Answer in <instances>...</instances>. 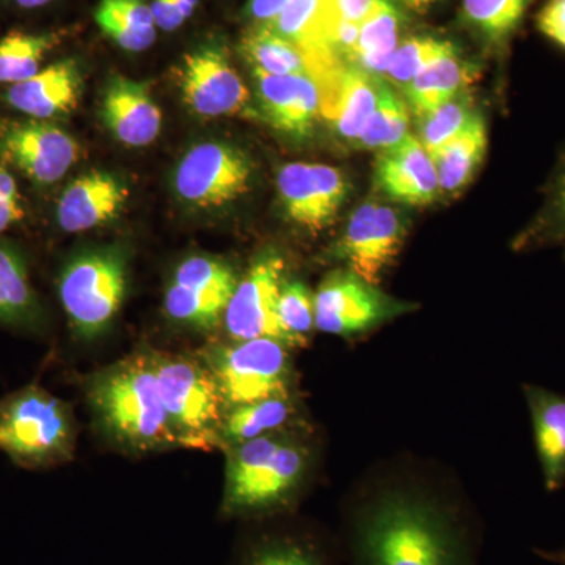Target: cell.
<instances>
[{
    "instance_id": "1",
    "label": "cell",
    "mask_w": 565,
    "mask_h": 565,
    "mask_svg": "<svg viewBox=\"0 0 565 565\" xmlns=\"http://www.w3.org/2000/svg\"><path fill=\"white\" fill-rule=\"evenodd\" d=\"M481 544L462 501L422 486L370 490L344 520L348 565H479Z\"/></svg>"
},
{
    "instance_id": "2",
    "label": "cell",
    "mask_w": 565,
    "mask_h": 565,
    "mask_svg": "<svg viewBox=\"0 0 565 565\" xmlns=\"http://www.w3.org/2000/svg\"><path fill=\"white\" fill-rule=\"evenodd\" d=\"M310 457L308 446L280 433L232 446L222 515L256 523L288 514L310 470Z\"/></svg>"
},
{
    "instance_id": "3",
    "label": "cell",
    "mask_w": 565,
    "mask_h": 565,
    "mask_svg": "<svg viewBox=\"0 0 565 565\" xmlns=\"http://www.w3.org/2000/svg\"><path fill=\"white\" fill-rule=\"evenodd\" d=\"M90 403L104 430L118 444L136 451L178 446L152 355L131 356L99 374L90 386Z\"/></svg>"
},
{
    "instance_id": "4",
    "label": "cell",
    "mask_w": 565,
    "mask_h": 565,
    "mask_svg": "<svg viewBox=\"0 0 565 565\" xmlns=\"http://www.w3.org/2000/svg\"><path fill=\"white\" fill-rule=\"evenodd\" d=\"M0 449L25 468H46L73 456L68 405L32 384L0 401Z\"/></svg>"
},
{
    "instance_id": "5",
    "label": "cell",
    "mask_w": 565,
    "mask_h": 565,
    "mask_svg": "<svg viewBox=\"0 0 565 565\" xmlns=\"http://www.w3.org/2000/svg\"><path fill=\"white\" fill-rule=\"evenodd\" d=\"M125 253L118 248H95L77 253L63 267L58 296L71 329L84 340L109 329L126 296Z\"/></svg>"
},
{
    "instance_id": "6",
    "label": "cell",
    "mask_w": 565,
    "mask_h": 565,
    "mask_svg": "<svg viewBox=\"0 0 565 565\" xmlns=\"http://www.w3.org/2000/svg\"><path fill=\"white\" fill-rule=\"evenodd\" d=\"M225 411L275 396H292L289 345L273 338L212 345L203 353Z\"/></svg>"
},
{
    "instance_id": "7",
    "label": "cell",
    "mask_w": 565,
    "mask_h": 565,
    "mask_svg": "<svg viewBox=\"0 0 565 565\" xmlns=\"http://www.w3.org/2000/svg\"><path fill=\"white\" fill-rule=\"evenodd\" d=\"M152 362L178 446H217L225 404L210 370L184 356L152 355Z\"/></svg>"
},
{
    "instance_id": "8",
    "label": "cell",
    "mask_w": 565,
    "mask_h": 565,
    "mask_svg": "<svg viewBox=\"0 0 565 565\" xmlns=\"http://www.w3.org/2000/svg\"><path fill=\"white\" fill-rule=\"evenodd\" d=\"M414 303L393 299L352 270L327 274L315 294V321L319 332L356 338L415 310Z\"/></svg>"
},
{
    "instance_id": "9",
    "label": "cell",
    "mask_w": 565,
    "mask_h": 565,
    "mask_svg": "<svg viewBox=\"0 0 565 565\" xmlns=\"http://www.w3.org/2000/svg\"><path fill=\"white\" fill-rule=\"evenodd\" d=\"M407 233L403 212L381 200H370L353 211L330 256L377 286L403 250Z\"/></svg>"
},
{
    "instance_id": "10",
    "label": "cell",
    "mask_w": 565,
    "mask_h": 565,
    "mask_svg": "<svg viewBox=\"0 0 565 565\" xmlns=\"http://www.w3.org/2000/svg\"><path fill=\"white\" fill-rule=\"evenodd\" d=\"M253 163L228 143L196 145L182 158L174 189L182 202L196 207H221L236 202L250 189Z\"/></svg>"
},
{
    "instance_id": "11",
    "label": "cell",
    "mask_w": 565,
    "mask_h": 565,
    "mask_svg": "<svg viewBox=\"0 0 565 565\" xmlns=\"http://www.w3.org/2000/svg\"><path fill=\"white\" fill-rule=\"evenodd\" d=\"M239 280L232 266L211 258L191 256L178 267L166 296V311L174 322L196 330L221 323Z\"/></svg>"
},
{
    "instance_id": "12",
    "label": "cell",
    "mask_w": 565,
    "mask_h": 565,
    "mask_svg": "<svg viewBox=\"0 0 565 565\" xmlns=\"http://www.w3.org/2000/svg\"><path fill=\"white\" fill-rule=\"evenodd\" d=\"M285 270L280 253L263 252L237 282L223 315L226 333L233 341L273 338L289 345L277 313Z\"/></svg>"
},
{
    "instance_id": "13",
    "label": "cell",
    "mask_w": 565,
    "mask_h": 565,
    "mask_svg": "<svg viewBox=\"0 0 565 565\" xmlns=\"http://www.w3.org/2000/svg\"><path fill=\"white\" fill-rule=\"evenodd\" d=\"M182 99L200 117H230L248 110L250 93L222 44H204L182 58Z\"/></svg>"
},
{
    "instance_id": "14",
    "label": "cell",
    "mask_w": 565,
    "mask_h": 565,
    "mask_svg": "<svg viewBox=\"0 0 565 565\" xmlns=\"http://www.w3.org/2000/svg\"><path fill=\"white\" fill-rule=\"evenodd\" d=\"M277 188L289 221L310 233L329 228L351 192L348 177L323 163L294 162L281 167Z\"/></svg>"
},
{
    "instance_id": "15",
    "label": "cell",
    "mask_w": 565,
    "mask_h": 565,
    "mask_svg": "<svg viewBox=\"0 0 565 565\" xmlns=\"http://www.w3.org/2000/svg\"><path fill=\"white\" fill-rule=\"evenodd\" d=\"M0 152L39 185L61 181L79 159L68 132L47 121H9L0 128Z\"/></svg>"
},
{
    "instance_id": "16",
    "label": "cell",
    "mask_w": 565,
    "mask_h": 565,
    "mask_svg": "<svg viewBox=\"0 0 565 565\" xmlns=\"http://www.w3.org/2000/svg\"><path fill=\"white\" fill-rule=\"evenodd\" d=\"M250 527L233 565H338L332 546L310 526L273 519Z\"/></svg>"
},
{
    "instance_id": "17",
    "label": "cell",
    "mask_w": 565,
    "mask_h": 565,
    "mask_svg": "<svg viewBox=\"0 0 565 565\" xmlns=\"http://www.w3.org/2000/svg\"><path fill=\"white\" fill-rule=\"evenodd\" d=\"M374 182L388 199L407 206H427L440 196L433 158L412 134L377 152Z\"/></svg>"
},
{
    "instance_id": "18",
    "label": "cell",
    "mask_w": 565,
    "mask_h": 565,
    "mask_svg": "<svg viewBox=\"0 0 565 565\" xmlns=\"http://www.w3.org/2000/svg\"><path fill=\"white\" fill-rule=\"evenodd\" d=\"M255 79L264 120L294 139L313 134L321 96L310 76H270L255 71Z\"/></svg>"
},
{
    "instance_id": "19",
    "label": "cell",
    "mask_w": 565,
    "mask_h": 565,
    "mask_svg": "<svg viewBox=\"0 0 565 565\" xmlns=\"http://www.w3.org/2000/svg\"><path fill=\"white\" fill-rule=\"evenodd\" d=\"M79 63L65 58L41 70L31 79L10 85L3 99L32 120L65 117L76 109L82 93Z\"/></svg>"
},
{
    "instance_id": "20",
    "label": "cell",
    "mask_w": 565,
    "mask_h": 565,
    "mask_svg": "<svg viewBox=\"0 0 565 565\" xmlns=\"http://www.w3.org/2000/svg\"><path fill=\"white\" fill-rule=\"evenodd\" d=\"M102 117L115 139L128 147H147L161 132L162 114L147 85L110 76L103 95Z\"/></svg>"
},
{
    "instance_id": "21",
    "label": "cell",
    "mask_w": 565,
    "mask_h": 565,
    "mask_svg": "<svg viewBox=\"0 0 565 565\" xmlns=\"http://www.w3.org/2000/svg\"><path fill=\"white\" fill-rule=\"evenodd\" d=\"M128 196L125 182L114 174L98 170L82 174L71 182L58 200V226L66 233L98 228L117 218Z\"/></svg>"
},
{
    "instance_id": "22",
    "label": "cell",
    "mask_w": 565,
    "mask_h": 565,
    "mask_svg": "<svg viewBox=\"0 0 565 565\" xmlns=\"http://www.w3.org/2000/svg\"><path fill=\"white\" fill-rule=\"evenodd\" d=\"M523 393L544 484L548 492H556L565 484V396L531 384L523 386Z\"/></svg>"
},
{
    "instance_id": "23",
    "label": "cell",
    "mask_w": 565,
    "mask_h": 565,
    "mask_svg": "<svg viewBox=\"0 0 565 565\" xmlns=\"http://www.w3.org/2000/svg\"><path fill=\"white\" fill-rule=\"evenodd\" d=\"M478 76L475 63L467 61L455 43L433 58L405 88V103L416 117L435 109L468 90Z\"/></svg>"
},
{
    "instance_id": "24",
    "label": "cell",
    "mask_w": 565,
    "mask_h": 565,
    "mask_svg": "<svg viewBox=\"0 0 565 565\" xmlns=\"http://www.w3.org/2000/svg\"><path fill=\"white\" fill-rule=\"evenodd\" d=\"M487 147H489L487 120L481 111H476L462 131L446 141L444 147L430 152L440 193L456 195L462 192L484 161Z\"/></svg>"
},
{
    "instance_id": "25",
    "label": "cell",
    "mask_w": 565,
    "mask_h": 565,
    "mask_svg": "<svg viewBox=\"0 0 565 565\" xmlns=\"http://www.w3.org/2000/svg\"><path fill=\"white\" fill-rule=\"evenodd\" d=\"M533 0H462L463 24L486 50L503 57L522 29Z\"/></svg>"
},
{
    "instance_id": "26",
    "label": "cell",
    "mask_w": 565,
    "mask_h": 565,
    "mask_svg": "<svg viewBox=\"0 0 565 565\" xmlns=\"http://www.w3.org/2000/svg\"><path fill=\"white\" fill-rule=\"evenodd\" d=\"M41 315L24 256L14 245L0 241V323L33 329Z\"/></svg>"
},
{
    "instance_id": "27",
    "label": "cell",
    "mask_w": 565,
    "mask_h": 565,
    "mask_svg": "<svg viewBox=\"0 0 565 565\" xmlns=\"http://www.w3.org/2000/svg\"><path fill=\"white\" fill-rule=\"evenodd\" d=\"M292 396H275L226 411L218 429V445L232 446L277 434L296 418Z\"/></svg>"
},
{
    "instance_id": "28",
    "label": "cell",
    "mask_w": 565,
    "mask_h": 565,
    "mask_svg": "<svg viewBox=\"0 0 565 565\" xmlns=\"http://www.w3.org/2000/svg\"><path fill=\"white\" fill-rule=\"evenodd\" d=\"M401 31L403 13L392 0H382L374 13L360 25L359 41L345 62L384 79L390 58L401 43Z\"/></svg>"
},
{
    "instance_id": "29",
    "label": "cell",
    "mask_w": 565,
    "mask_h": 565,
    "mask_svg": "<svg viewBox=\"0 0 565 565\" xmlns=\"http://www.w3.org/2000/svg\"><path fill=\"white\" fill-rule=\"evenodd\" d=\"M95 18L121 50L141 52L154 44L156 21L145 0H99Z\"/></svg>"
},
{
    "instance_id": "30",
    "label": "cell",
    "mask_w": 565,
    "mask_h": 565,
    "mask_svg": "<svg viewBox=\"0 0 565 565\" xmlns=\"http://www.w3.org/2000/svg\"><path fill=\"white\" fill-rule=\"evenodd\" d=\"M382 77H374L356 66L345 65L332 121L338 136L355 143L377 106Z\"/></svg>"
},
{
    "instance_id": "31",
    "label": "cell",
    "mask_w": 565,
    "mask_h": 565,
    "mask_svg": "<svg viewBox=\"0 0 565 565\" xmlns=\"http://www.w3.org/2000/svg\"><path fill=\"white\" fill-rule=\"evenodd\" d=\"M241 52L253 71L270 76H310V62L305 51L266 25H256L244 36Z\"/></svg>"
},
{
    "instance_id": "32",
    "label": "cell",
    "mask_w": 565,
    "mask_h": 565,
    "mask_svg": "<svg viewBox=\"0 0 565 565\" xmlns=\"http://www.w3.org/2000/svg\"><path fill=\"white\" fill-rule=\"evenodd\" d=\"M565 244V150L546 182L544 204L515 239L516 250H537Z\"/></svg>"
},
{
    "instance_id": "33",
    "label": "cell",
    "mask_w": 565,
    "mask_h": 565,
    "mask_svg": "<svg viewBox=\"0 0 565 565\" xmlns=\"http://www.w3.org/2000/svg\"><path fill=\"white\" fill-rule=\"evenodd\" d=\"M58 44L57 33L10 32L0 40V84L14 85L31 79L41 63Z\"/></svg>"
},
{
    "instance_id": "34",
    "label": "cell",
    "mask_w": 565,
    "mask_h": 565,
    "mask_svg": "<svg viewBox=\"0 0 565 565\" xmlns=\"http://www.w3.org/2000/svg\"><path fill=\"white\" fill-rule=\"evenodd\" d=\"M411 109L388 82L382 81L377 106L355 145L363 150H385L408 136Z\"/></svg>"
},
{
    "instance_id": "35",
    "label": "cell",
    "mask_w": 565,
    "mask_h": 565,
    "mask_svg": "<svg viewBox=\"0 0 565 565\" xmlns=\"http://www.w3.org/2000/svg\"><path fill=\"white\" fill-rule=\"evenodd\" d=\"M327 0H291L269 24H264L300 50L310 51L327 46L329 29Z\"/></svg>"
},
{
    "instance_id": "36",
    "label": "cell",
    "mask_w": 565,
    "mask_h": 565,
    "mask_svg": "<svg viewBox=\"0 0 565 565\" xmlns=\"http://www.w3.org/2000/svg\"><path fill=\"white\" fill-rule=\"evenodd\" d=\"M476 111L478 109L475 107L471 93H459L455 98L418 117V140L430 154L462 131Z\"/></svg>"
},
{
    "instance_id": "37",
    "label": "cell",
    "mask_w": 565,
    "mask_h": 565,
    "mask_svg": "<svg viewBox=\"0 0 565 565\" xmlns=\"http://www.w3.org/2000/svg\"><path fill=\"white\" fill-rule=\"evenodd\" d=\"M277 313L289 348H302L310 341L316 329L315 294L302 281H282Z\"/></svg>"
},
{
    "instance_id": "38",
    "label": "cell",
    "mask_w": 565,
    "mask_h": 565,
    "mask_svg": "<svg viewBox=\"0 0 565 565\" xmlns=\"http://www.w3.org/2000/svg\"><path fill=\"white\" fill-rule=\"evenodd\" d=\"M449 44L451 41L427 35L411 36L401 41L386 66L384 81L396 90L404 92L415 79L416 74L438 54L448 50Z\"/></svg>"
},
{
    "instance_id": "39",
    "label": "cell",
    "mask_w": 565,
    "mask_h": 565,
    "mask_svg": "<svg viewBox=\"0 0 565 565\" xmlns=\"http://www.w3.org/2000/svg\"><path fill=\"white\" fill-rule=\"evenodd\" d=\"M534 21L545 40L565 51V0H545Z\"/></svg>"
},
{
    "instance_id": "40",
    "label": "cell",
    "mask_w": 565,
    "mask_h": 565,
    "mask_svg": "<svg viewBox=\"0 0 565 565\" xmlns=\"http://www.w3.org/2000/svg\"><path fill=\"white\" fill-rule=\"evenodd\" d=\"M24 217L22 199L17 181L9 170L0 167V233L7 232Z\"/></svg>"
},
{
    "instance_id": "41",
    "label": "cell",
    "mask_w": 565,
    "mask_h": 565,
    "mask_svg": "<svg viewBox=\"0 0 565 565\" xmlns=\"http://www.w3.org/2000/svg\"><path fill=\"white\" fill-rule=\"evenodd\" d=\"M382 0H327L333 21L353 22L362 25L377 9Z\"/></svg>"
},
{
    "instance_id": "42",
    "label": "cell",
    "mask_w": 565,
    "mask_h": 565,
    "mask_svg": "<svg viewBox=\"0 0 565 565\" xmlns=\"http://www.w3.org/2000/svg\"><path fill=\"white\" fill-rule=\"evenodd\" d=\"M152 17H154L156 28L166 32H173L184 24L185 18L178 7L177 0H152Z\"/></svg>"
},
{
    "instance_id": "43",
    "label": "cell",
    "mask_w": 565,
    "mask_h": 565,
    "mask_svg": "<svg viewBox=\"0 0 565 565\" xmlns=\"http://www.w3.org/2000/svg\"><path fill=\"white\" fill-rule=\"evenodd\" d=\"M291 0H248L247 14L258 25L269 24Z\"/></svg>"
},
{
    "instance_id": "44",
    "label": "cell",
    "mask_w": 565,
    "mask_h": 565,
    "mask_svg": "<svg viewBox=\"0 0 565 565\" xmlns=\"http://www.w3.org/2000/svg\"><path fill=\"white\" fill-rule=\"evenodd\" d=\"M0 2L6 3V6L11 7V9L33 11L51 6L54 0H0Z\"/></svg>"
},
{
    "instance_id": "45",
    "label": "cell",
    "mask_w": 565,
    "mask_h": 565,
    "mask_svg": "<svg viewBox=\"0 0 565 565\" xmlns=\"http://www.w3.org/2000/svg\"><path fill=\"white\" fill-rule=\"evenodd\" d=\"M535 556L556 565H565V545L556 550L534 548Z\"/></svg>"
},
{
    "instance_id": "46",
    "label": "cell",
    "mask_w": 565,
    "mask_h": 565,
    "mask_svg": "<svg viewBox=\"0 0 565 565\" xmlns=\"http://www.w3.org/2000/svg\"><path fill=\"white\" fill-rule=\"evenodd\" d=\"M401 3L416 14H426L437 6L438 0H399Z\"/></svg>"
},
{
    "instance_id": "47",
    "label": "cell",
    "mask_w": 565,
    "mask_h": 565,
    "mask_svg": "<svg viewBox=\"0 0 565 565\" xmlns=\"http://www.w3.org/2000/svg\"><path fill=\"white\" fill-rule=\"evenodd\" d=\"M178 7H180L181 13L184 14L185 20L192 17L200 0H177Z\"/></svg>"
}]
</instances>
